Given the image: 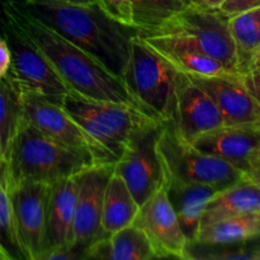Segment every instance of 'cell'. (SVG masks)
Here are the masks:
<instances>
[{"mask_svg": "<svg viewBox=\"0 0 260 260\" xmlns=\"http://www.w3.org/2000/svg\"><path fill=\"white\" fill-rule=\"evenodd\" d=\"M0 19L17 28L43 53L70 90L90 98L127 104L142 112L122 78L35 17L23 2L4 3Z\"/></svg>", "mask_w": 260, "mask_h": 260, "instance_id": "obj_1", "label": "cell"}, {"mask_svg": "<svg viewBox=\"0 0 260 260\" xmlns=\"http://www.w3.org/2000/svg\"><path fill=\"white\" fill-rule=\"evenodd\" d=\"M35 17L101 61L122 78L128 62L135 28L112 19L98 4L78 5L58 0H24Z\"/></svg>", "mask_w": 260, "mask_h": 260, "instance_id": "obj_2", "label": "cell"}, {"mask_svg": "<svg viewBox=\"0 0 260 260\" xmlns=\"http://www.w3.org/2000/svg\"><path fill=\"white\" fill-rule=\"evenodd\" d=\"M0 162L8 187L20 182L52 184L75 177L96 164L43 135L25 119L10 145L7 157Z\"/></svg>", "mask_w": 260, "mask_h": 260, "instance_id": "obj_3", "label": "cell"}, {"mask_svg": "<svg viewBox=\"0 0 260 260\" xmlns=\"http://www.w3.org/2000/svg\"><path fill=\"white\" fill-rule=\"evenodd\" d=\"M182 74L135 35L122 80L140 109L161 123H175L177 96Z\"/></svg>", "mask_w": 260, "mask_h": 260, "instance_id": "obj_4", "label": "cell"}, {"mask_svg": "<svg viewBox=\"0 0 260 260\" xmlns=\"http://www.w3.org/2000/svg\"><path fill=\"white\" fill-rule=\"evenodd\" d=\"M61 104L116 159L121 156L135 129L152 119L127 104L90 98L73 90H69Z\"/></svg>", "mask_w": 260, "mask_h": 260, "instance_id": "obj_5", "label": "cell"}, {"mask_svg": "<svg viewBox=\"0 0 260 260\" xmlns=\"http://www.w3.org/2000/svg\"><path fill=\"white\" fill-rule=\"evenodd\" d=\"M157 150L167 178L184 183L213 185L226 189L245 179V174L230 162L206 154L183 141L173 123H164L157 139Z\"/></svg>", "mask_w": 260, "mask_h": 260, "instance_id": "obj_6", "label": "cell"}, {"mask_svg": "<svg viewBox=\"0 0 260 260\" xmlns=\"http://www.w3.org/2000/svg\"><path fill=\"white\" fill-rule=\"evenodd\" d=\"M162 127L164 123L155 119L141 124L114 162V172L124 180L139 206L167 184V172L157 150Z\"/></svg>", "mask_w": 260, "mask_h": 260, "instance_id": "obj_7", "label": "cell"}, {"mask_svg": "<svg viewBox=\"0 0 260 260\" xmlns=\"http://www.w3.org/2000/svg\"><path fill=\"white\" fill-rule=\"evenodd\" d=\"M23 116L29 124L58 144L84 155L96 164L116 162L117 159L94 140L57 102L35 93H19Z\"/></svg>", "mask_w": 260, "mask_h": 260, "instance_id": "obj_8", "label": "cell"}, {"mask_svg": "<svg viewBox=\"0 0 260 260\" xmlns=\"http://www.w3.org/2000/svg\"><path fill=\"white\" fill-rule=\"evenodd\" d=\"M229 18L218 9H201L189 4L152 35L178 33L184 36L226 70L240 75L238 52L231 36Z\"/></svg>", "mask_w": 260, "mask_h": 260, "instance_id": "obj_9", "label": "cell"}, {"mask_svg": "<svg viewBox=\"0 0 260 260\" xmlns=\"http://www.w3.org/2000/svg\"><path fill=\"white\" fill-rule=\"evenodd\" d=\"M4 38L12 53L10 68L5 79L18 93H35L50 101L62 103L70 89L60 78L50 61L10 23L0 19Z\"/></svg>", "mask_w": 260, "mask_h": 260, "instance_id": "obj_10", "label": "cell"}, {"mask_svg": "<svg viewBox=\"0 0 260 260\" xmlns=\"http://www.w3.org/2000/svg\"><path fill=\"white\" fill-rule=\"evenodd\" d=\"M8 187V185H7ZM22 259L42 260L51 184L20 182L8 187Z\"/></svg>", "mask_w": 260, "mask_h": 260, "instance_id": "obj_11", "label": "cell"}, {"mask_svg": "<svg viewBox=\"0 0 260 260\" xmlns=\"http://www.w3.org/2000/svg\"><path fill=\"white\" fill-rule=\"evenodd\" d=\"M113 170L114 162L94 164L75 175L78 197L74 248L83 256L91 244L106 236L102 228L103 200L107 183Z\"/></svg>", "mask_w": 260, "mask_h": 260, "instance_id": "obj_12", "label": "cell"}, {"mask_svg": "<svg viewBox=\"0 0 260 260\" xmlns=\"http://www.w3.org/2000/svg\"><path fill=\"white\" fill-rule=\"evenodd\" d=\"M134 225L144 231L157 259H184L187 239L168 200L165 187L140 206Z\"/></svg>", "mask_w": 260, "mask_h": 260, "instance_id": "obj_13", "label": "cell"}, {"mask_svg": "<svg viewBox=\"0 0 260 260\" xmlns=\"http://www.w3.org/2000/svg\"><path fill=\"white\" fill-rule=\"evenodd\" d=\"M189 78L212 98L222 114L225 126H260V107L241 75Z\"/></svg>", "mask_w": 260, "mask_h": 260, "instance_id": "obj_14", "label": "cell"}, {"mask_svg": "<svg viewBox=\"0 0 260 260\" xmlns=\"http://www.w3.org/2000/svg\"><path fill=\"white\" fill-rule=\"evenodd\" d=\"M225 126V121L215 102L189 76L182 74L177 96L175 131L187 144L198 136Z\"/></svg>", "mask_w": 260, "mask_h": 260, "instance_id": "obj_15", "label": "cell"}, {"mask_svg": "<svg viewBox=\"0 0 260 260\" xmlns=\"http://www.w3.org/2000/svg\"><path fill=\"white\" fill-rule=\"evenodd\" d=\"M190 145L221 157L245 174L249 165L260 159V126H223L201 135Z\"/></svg>", "mask_w": 260, "mask_h": 260, "instance_id": "obj_16", "label": "cell"}, {"mask_svg": "<svg viewBox=\"0 0 260 260\" xmlns=\"http://www.w3.org/2000/svg\"><path fill=\"white\" fill-rule=\"evenodd\" d=\"M141 40L180 74L187 76H223L233 74L178 33L139 35ZM236 75V74H235Z\"/></svg>", "mask_w": 260, "mask_h": 260, "instance_id": "obj_17", "label": "cell"}, {"mask_svg": "<svg viewBox=\"0 0 260 260\" xmlns=\"http://www.w3.org/2000/svg\"><path fill=\"white\" fill-rule=\"evenodd\" d=\"M75 177L65 178L51 184L48 197L47 215L45 230V253L58 249L74 248L75 244V215H76Z\"/></svg>", "mask_w": 260, "mask_h": 260, "instance_id": "obj_18", "label": "cell"}, {"mask_svg": "<svg viewBox=\"0 0 260 260\" xmlns=\"http://www.w3.org/2000/svg\"><path fill=\"white\" fill-rule=\"evenodd\" d=\"M165 189L187 243L194 241L206 205L220 189L213 185L184 183L173 178H167Z\"/></svg>", "mask_w": 260, "mask_h": 260, "instance_id": "obj_19", "label": "cell"}, {"mask_svg": "<svg viewBox=\"0 0 260 260\" xmlns=\"http://www.w3.org/2000/svg\"><path fill=\"white\" fill-rule=\"evenodd\" d=\"M94 260H152L157 259L144 231L129 225L91 244L84 254Z\"/></svg>", "mask_w": 260, "mask_h": 260, "instance_id": "obj_20", "label": "cell"}, {"mask_svg": "<svg viewBox=\"0 0 260 260\" xmlns=\"http://www.w3.org/2000/svg\"><path fill=\"white\" fill-rule=\"evenodd\" d=\"M251 212H260V189L245 178L217 192L208 201L201 216L200 230L218 221Z\"/></svg>", "mask_w": 260, "mask_h": 260, "instance_id": "obj_21", "label": "cell"}, {"mask_svg": "<svg viewBox=\"0 0 260 260\" xmlns=\"http://www.w3.org/2000/svg\"><path fill=\"white\" fill-rule=\"evenodd\" d=\"M139 210L140 206L124 180L113 170L107 183L103 200L102 228L106 236L132 225Z\"/></svg>", "mask_w": 260, "mask_h": 260, "instance_id": "obj_22", "label": "cell"}, {"mask_svg": "<svg viewBox=\"0 0 260 260\" xmlns=\"http://www.w3.org/2000/svg\"><path fill=\"white\" fill-rule=\"evenodd\" d=\"M184 260H260V235L230 243L188 241Z\"/></svg>", "mask_w": 260, "mask_h": 260, "instance_id": "obj_23", "label": "cell"}, {"mask_svg": "<svg viewBox=\"0 0 260 260\" xmlns=\"http://www.w3.org/2000/svg\"><path fill=\"white\" fill-rule=\"evenodd\" d=\"M132 27L139 35H152L189 5L187 0H129Z\"/></svg>", "mask_w": 260, "mask_h": 260, "instance_id": "obj_24", "label": "cell"}, {"mask_svg": "<svg viewBox=\"0 0 260 260\" xmlns=\"http://www.w3.org/2000/svg\"><path fill=\"white\" fill-rule=\"evenodd\" d=\"M231 36L238 52V70L240 75L249 69L255 48L260 45V7L229 18Z\"/></svg>", "mask_w": 260, "mask_h": 260, "instance_id": "obj_25", "label": "cell"}, {"mask_svg": "<svg viewBox=\"0 0 260 260\" xmlns=\"http://www.w3.org/2000/svg\"><path fill=\"white\" fill-rule=\"evenodd\" d=\"M260 235V212L245 213L208 225L198 231L194 241L201 243H230Z\"/></svg>", "mask_w": 260, "mask_h": 260, "instance_id": "obj_26", "label": "cell"}, {"mask_svg": "<svg viewBox=\"0 0 260 260\" xmlns=\"http://www.w3.org/2000/svg\"><path fill=\"white\" fill-rule=\"evenodd\" d=\"M23 121L24 116L19 93L7 79H0V161H4L7 157Z\"/></svg>", "mask_w": 260, "mask_h": 260, "instance_id": "obj_27", "label": "cell"}, {"mask_svg": "<svg viewBox=\"0 0 260 260\" xmlns=\"http://www.w3.org/2000/svg\"><path fill=\"white\" fill-rule=\"evenodd\" d=\"M0 244L4 246L13 260L22 259L17 234H15L10 193L3 175L2 162H0Z\"/></svg>", "mask_w": 260, "mask_h": 260, "instance_id": "obj_28", "label": "cell"}, {"mask_svg": "<svg viewBox=\"0 0 260 260\" xmlns=\"http://www.w3.org/2000/svg\"><path fill=\"white\" fill-rule=\"evenodd\" d=\"M98 5L112 19L132 27V12L129 0H98Z\"/></svg>", "mask_w": 260, "mask_h": 260, "instance_id": "obj_29", "label": "cell"}, {"mask_svg": "<svg viewBox=\"0 0 260 260\" xmlns=\"http://www.w3.org/2000/svg\"><path fill=\"white\" fill-rule=\"evenodd\" d=\"M260 7V0H226L218 10L226 14L228 17L246 12V10L255 9Z\"/></svg>", "mask_w": 260, "mask_h": 260, "instance_id": "obj_30", "label": "cell"}, {"mask_svg": "<svg viewBox=\"0 0 260 260\" xmlns=\"http://www.w3.org/2000/svg\"><path fill=\"white\" fill-rule=\"evenodd\" d=\"M244 84L250 91L251 95L255 98L260 107V73H255V71H248V73L241 75Z\"/></svg>", "mask_w": 260, "mask_h": 260, "instance_id": "obj_31", "label": "cell"}, {"mask_svg": "<svg viewBox=\"0 0 260 260\" xmlns=\"http://www.w3.org/2000/svg\"><path fill=\"white\" fill-rule=\"evenodd\" d=\"M12 53L5 38L0 37V79H4L10 68Z\"/></svg>", "mask_w": 260, "mask_h": 260, "instance_id": "obj_32", "label": "cell"}, {"mask_svg": "<svg viewBox=\"0 0 260 260\" xmlns=\"http://www.w3.org/2000/svg\"><path fill=\"white\" fill-rule=\"evenodd\" d=\"M245 178L260 189V159L254 160L245 172Z\"/></svg>", "mask_w": 260, "mask_h": 260, "instance_id": "obj_33", "label": "cell"}, {"mask_svg": "<svg viewBox=\"0 0 260 260\" xmlns=\"http://www.w3.org/2000/svg\"><path fill=\"white\" fill-rule=\"evenodd\" d=\"M190 5L201 9H218L226 0H188Z\"/></svg>", "mask_w": 260, "mask_h": 260, "instance_id": "obj_34", "label": "cell"}, {"mask_svg": "<svg viewBox=\"0 0 260 260\" xmlns=\"http://www.w3.org/2000/svg\"><path fill=\"white\" fill-rule=\"evenodd\" d=\"M248 71H255V73H260V45L255 48V51H254L253 55H251ZM248 71H246V73H248Z\"/></svg>", "mask_w": 260, "mask_h": 260, "instance_id": "obj_35", "label": "cell"}, {"mask_svg": "<svg viewBox=\"0 0 260 260\" xmlns=\"http://www.w3.org/2000/svg\"><path fill=\"white\" fill-rule=\"evenodd\" d=\"M62 3H70V4H78V5H93L98 4V0H58Z\"/></svg>", "mask_w": 260, "mask_h": 260, "instance_id": "obj_36", "label": "cell"}, {"mask_svg": "<svg viewBox=\"0 0 260 260\" xmlns=\"http://www.w3.org/2000/svg\"><path fill=\"white\" fill-rule=\"evenodd\" d=\"M0 260H13L12 256L9 255V253L5 250L2 244H0Z\"/></svg>", "mask_w": 260, "mask_h": 260, "instance_id": "obj_37", "label": "cell"}, {"mask_svg": "<svg viewBox=\"0 0 260 260\" xmlns=\"http://www.w3.org/2000/svg\"><path fill=\"white\" fill-rule=\"evenodd\" d=\"M187 2H188V0H187ZM188 3H189V2H188Z\"/></svg>", "mask_w": 260, "mask_h": 260, "instance_id": "obj_38", "label": "cell"}]
</instances>
